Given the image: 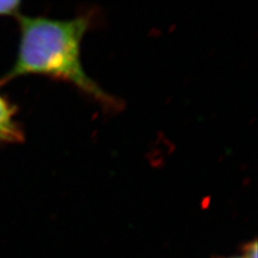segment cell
Returning <instances> with one entry per match:
<instances>
[{"instance_id": "obj_1", "label": "cell", "mask_w": 258, "mask_h": 258, "mask_svg": "<svg viewBox=\"0 0 258 258\" xmlns=\"http://www.w3.org/2000/svg\"><path fill=\"white\" fill-rule=\"evenodd\" d=\"M95 16L91 11L69 19L19 15L18 55L0 78V87L19 77L40 75L74 85L106 109H120V100L104 91L83 68L82 42Z\"/></svg>"}, {"instance_id": "obj_2", "label": "cell", "mask_w": 258, "mask_h": 258, "mask_svg": "<svg viewBox=\"0 0 258 258\" xmlns=\"http://www.w3.org/2000/svg\"><path fill=\"white\" fill-rule=\"evenodd\" d=\"M15 114L14 106L0 97V144L19 143L23 139L22 130L14 120Z\"/></svg>"}, {"instance_id": "obj_3", "label": "cell", "mask_w": 258, "mask_h": 258, "mask_svg": "<svg viewBox=\"0 0 258 258\" xmlns=\"http://www.w3.org/2000/svg\"><path fill=\"white\" fill-rule=\"evenodd\" d=\"M20 6V1H0V16L18 17Z\"/></svg>"}, {"instance_id": "obj_4", "label": "cell", "mask_w": 258, "mask_h": 258, "mask_svg": "<svg viewBox=\"0 0 258 258\" xmlns=\"http://www.w3.org/2000/svg\"><path fill=\"white\" fill-rule=\"evenodd\" d=\"M243 254L247 258H257V242L253 240L243 246Z\"/></svg>"}, {"instance_id": "obj_5", "label": "cell", "mask_w": 258, "mask_h": 258, "mask_svg": "<svg viewBox=\"0 0 258 258\" xmlns=\"http://www.w3.org/2000/svg\"><path fill=\"white\" fill-rule=\"evenodd\" d=\"M223 258V257H221ZM225 258H247L244 254H242V255H236V256H231V257H225Z\"/></svg>"}]
</instances>
